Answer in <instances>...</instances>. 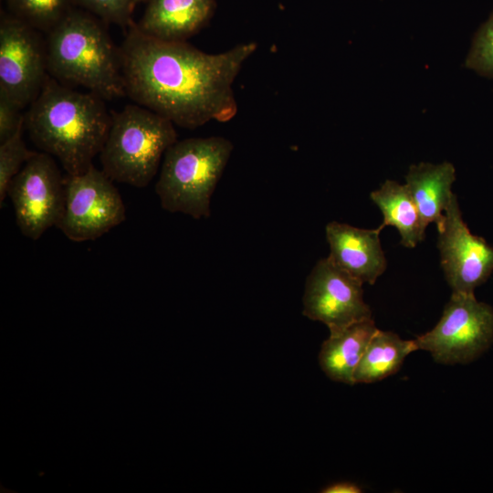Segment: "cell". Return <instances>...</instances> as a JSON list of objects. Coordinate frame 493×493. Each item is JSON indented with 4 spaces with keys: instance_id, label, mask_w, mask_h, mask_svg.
I'll list each match as a JSON object with an SVG mask.
<instances>
[{
    "instance_id": "obj_1",
    "label": "cell",
    "mask_w": 493,
    "mask_h": 493,
    "mask_svg": "<svg viewBox=\"0 0 493 493\" xmlns=\"http://www.w3.org/2000/svg\"><path fill=\"white\" fill-rule=\"evenodd\" d=\"M257 49L250 41L206 53L186 41L148 37L131 26L119 47L126 96L184 129L226 122L238 110L234 82Z\"/></svg>"
},
{
    "instance_id": "obj_2",
    "label": "cell",
    "mask_w": 493,
    "mask_h": 493,
    "mask_svg": "<svg viewBox=\"0 0 493 493\" xmlns=\"http://www.w3.org/2000/svg\"><path fill=\"white\" fill-rule=\"evenodd\" d=\"M111 124L103 99L79 92L47 79L25 114V126L34 144L57 158L69 175L90 168L100 154Z\"/></svg>"
},
{
    "instance_id": "obj_3",
    "label": "cell",
    "mask_w": 493,
    "mask_h": 493,
    "mask_svg": "<svg viewBox=\"0 0 493 493\" xmlns=\"http://www.w3.org/2000/svg\"><path fill=\"white\" fill-rule=\"evenodd\" d=\"M48 75L103 100L126 96L119 48L94 19L68 13L46 39Z\"/></svg>"
},
{
    "instance_id": "obj_4",
    "label": "cell",
    "mask_w": 493,
    "mask_h": 493,
    "mask_svg": "<svg viewBox=\"0 0 493 493\" xmlns=\"http://www.w3.org/2000/svg\"><path fill=\"white\" fill-rule=\"evenodd\" d=\"M232 152L233 143L222 136L176 141L163 156L155 185L163 209L209 217L212 194Z\"/></svg>"
},
{
    "instance_id": "obj_5",
    "label": "cell",
    "mask_w": 493,
    "mask_h": 493,
    "mask_svg": "<svg viewBox=\"0 0 493 493\" xmlns=\"http://www.w3.org/2000/svg\"><path fill=\"white\" fill-rule=\"evenodd\" d=\"M176 141L177 132L170 120L137 103L126 105L111 115L100 152L101 170L112 181L144 188Z\"/></svg>"
},
{
    "instance_id": "obj_6",
    "label": "cell",
    "mask_w": 493,
    "mask_h": 493,
    "mask_svg": "<svg viewBox=\"0 0 493 493\" xmlns=\"http://www.w3.org/2000/svg\"><path fill=\"white\" fill-rule=\"evenodd\" d=\"M414 341L438 363H469L493 343V308L474 293L452 292L437 324Z\"/></svg>"
},
{
    "instance_id": "obj_7",
    "label": "cell",
    "mask_w": 493,
    "mask_h": 493,
    "mask_svg": "<svg viewBox=\"0 0 493 493\" xmlns=\"http://www.w3.org/2000/svg\"><path fill=\"white\" fill-rule=\"evenodd\" d=\"M112 182L94 165L65 178V206L57 227L69 240H95L125 221V205Z\"/></svg>"
},
{
    "instance_id": "obj_8",
    "label": "cell",
    "mask_w": 493,
    "mask_h": 493,
    "mask_svg": "<svg viewBox=\"0 0 493 493\" xmlns=\"http://www.w3.org/2000/svg\"><path fill=\"white\" fill-rule=\"evenodd\" d=\"M7 195L16 225L25 236L37 240L58 226L65 206V179L53 156L34 152L11 181Z\"/></svg>"
},
{
    "instance_id": "obj_9",
    "label": "cell",
    "mask_w": 493,
    "mask_h": 493,
    "mask_svg": "<svg viewBox=\"0 0 493 493\" xmlns=\"http://www.w3.org/2000/svg\"><path fill=\"white\" fill-rule=\"evenodd\" d=\"M46 40L18 18L0 25V94L20 110L30 106L47 78Z\"/></svg>"
},
{
    "instance_id": "obj_10",
    "label": "cell",
    "mask_w": 493,
    "mask_h": 493,
    "mask_svg": "<svg viewBox=\"0 0 493 493\" xmlns=\"http://www.w3.org/2000/svg\"><path fill=\"white\" fill-rule=\"evenodd\" d=\"M436 228L441 267L452 292L474 293L493 272V246L470 232L455 194Z\"/></svg>"
},
{
    "instance_id": "obj_11",
    "label": "cell",
    "mask_w": 493,
    "mask_h": 493,
    "mask_svg": "<svg viewBox=\"0 0 493 493\" xmlns=\"http://www.w3.org/2000/svg\"><path fill=\"white\" fill-rule=\"evenodd\" d=\"M362 283L329 257L320 259L307 278L303 314L324 323L330 332L372 318L363 299Z\"/></svg>"
},
{
    "instance_id": "obj_12",
    "label": "cell",
    "mask_w": 493,
    "mask_h": 493,
    "mask_svg": "<svg viewBox=\"0 0 493 493\" xmlns=\"http://www.w3.org/2000/svg\"><path fill=\"white\" fill-rule=\"evenodd\" d=\"M325 231L330 246L328 257L341 269L370 285L385 271L387 261L378 227L363 229L333 221Z\"/></svg>"
},
{
    "instance_id": "obj_13",
    "label": "cell",
    "mask_w": 493,
    "mask_h": 493,
    "mask_svg": "<svg viewBox=\"0 0 493 493\" xmlns=\"http://www.w3.org/2000/svg\"><path fill=\"white\" fill-rule=\"evenodd\" d=\"M214 0H150L136 27L165 41H186L209 20Z\"/></svg>"
},
{
    "instance_id": "obj_14",
    "label": "cell",
    "mask_w": 493,
    "mask_h": 493,
    "mask_svg": "<svg viewBox=\"0 0 493 493\" xmlns=\"http://www.w3.org/2000/svg\"><path fill=\"white\" fill-rule=\"evenodd\" d=\"M377 330L371 318L330 332L319 354L324 373L332 381L355 384L354 372Z\"/></svg>"
},
{
    "instance_id": "obj_15",
    "label": "cell",
    "mask_w": 493,
    "mask_h": 493,
    "mask_svg": "<svg viewBox=\"0 0 493 493\" xmlns=\"http://www.w3.org/2000/svg\"><path fill=\"white\" fill-rule=\"evenodd\" d=\"M456 170L451 163L413 164L405 175L407 187L415 203L423 226L440 224L452 195Z\"/></svg>"
},
{
    "instance_id": "obj_16",
    "label": "cell",
    "mask_w": 493,
    "mask_h": 493,
    "mask_svg": "<svg viewBox=\"0 0 493 493\" xmlns=\"http://www.w3.org/2000/svg\"><path fill=\"white\" fill-rule=\"evenodd\" d=\"M370 197L383 213V220L378 227L381 231L387 226L395 227L401 236L400 243L408 248L415 247L425 239V228L405 184L386 180Z\"/></svg>"
},
{
    "instance_id": "obj_17",
    "label": "cell",
    "mask_w": 493,
    "mask_h": 493,
    "mask_svg": "<svg viewBox=\"0 0 493 493\" xmlns=\"http://www.w3.org/2000/svg\"><path fill=\"white\" fill-rule=\"evenodd\" d=\"M417 350L414 340H403L378 329L354 372V383H372L394 374L405 357Z\"/></svg>"
},
{
    "instance_id": "obj_18",
    "label": "cell",
    "mask_w": 493,
    "mask_h": 493,
    "mask_svg": "<svg viewBox=\"0 0 493 493\" xmlns=\"http://www.w3.org/2000/svg\"><path fill=\"white\" fill-rule=\"evenodd\" d=\"M68 0H10L20 20L47 34L68 14Z\"/></svg>"
},
{
    "instance_id": "obj_19",
    "label": "cell",
    "mask_w": 493,
    "mask_h": 493,
    "mask_svg": "<svg viewBox=\"0 0 493 493\" xmlns=\"http://www.w3.org/2000/svg\"><path fill=\"white\" fill-rule=\"evenodd\" d=\"M20 128L11 138L0 143V205L7 196L13 178L35 152L29 151L22 138Z\"/></svg>"
},
{
    "instance_id": "obj_20",
    "label": "cell",
    "mask_w": 493,
    "mask_h": 493,
    "mask_svg": "<svg viewBox=\"0 0 493 493\" xmlns=\"http://www.w3.org/2000/svg\"><path fill=\"white\" fill-rule=\"evenodd\" d=\"M466 66L481 76L493 78V12L476 33Z\"/></svg>"
},
{
    "instance_id": "obj_21",
    "label": "cell",
    "mask_w": 493,
    "mask_h": 493,
    "mask_svg": "<svg viewBox=\"0 0 493 493\" xmlns=\"http://www.w3.org/2000/svg\"><path fill=\"white\" fill-rule=\"evenodd\" d=\"M81 3L104 20L121 26L130 24V14L134 0H80Z\"/></svg>"
},
{
    "instance_id": "obj_22",
    "label": "cell",
    "mask_w": 493,
    "mask_h": 493,
    "mask_svg": "<svg viewBox=\"0 0 493 493\" xmlns=\"http://www.w3.org/2000/svg\"><path fill=\"white\" fill-rule=\"evenodd\" d=\"M25 126V115L7 97L0 94V143Z\"/></svg>"
},
{
    "instance_id": "obj_23",
    "label": "cell",
    "mask_w": 493,
    "mask_h": 493,
    "mask_svg": "<svg viewBox=\"0 0 493 493\" xmlns=\"http://www.w3.org/2000/svg\"><path fill=\"white\" fill-rule=\"evenodd\" d=\"M322 493H360L362 488L352 482L333 483L321 490Z\"/></svg>"
},
{
    "instance_id": "obj_24",
    "label": "cell",
    "mask_w": 493,
    "mask_h": 493,
    "mask_svg": "<svg viewBox=\"0 0 493 493\" xmlns=\"http://www.w3.org/2000/svg\"><path fill=\"white\" fill-rule=\"evenodd\" d=\"M135 1V4L140 2V1H143V0H134Z\"/></svg>"
}]
</instances>
